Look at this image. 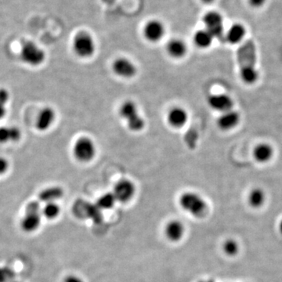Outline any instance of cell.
<instances>
[{"label":"cell","mask_w":282,"mask_h":282,"mask_svg":"<svg viewBox=\"0 0 282 282\" xmlns=\"http://www.w3.org/2000/svg\"><path fill=\"white\" fill-rule=\"evenodd\" d=\"M164 34V25L158 20L149 21L143 29L145 38L150 42H158L163 37Z\"/></svg>","instance_id":"10"},{"label":"cell","mask_w":282,"mask_h":282,"mask_svg":"<svg viewBox=\"0 0 282 282\" xmlns=\"http://www.w3.org/2000/svg\"><path fill=\"white\" fill-rule=\"evenodd\" d=\"M239 121V114L236 111H225L218 119V126L222 130H230L235 127Z\"/></svg>","instance_id":"16"},{"label":"cell","mask_w":282,"mask_h":282,"mask_svg":"<svg viewBox=\"0 0 282 282\" xmlns=\"http://www.w3.org/2000/svg\"><path fill=\"white\" fill-rule=\"evenodd\" d=\"M265 2L266 0H248L250 6L255 8L261 7Z\"/></svg>","instance_id":"30"},{"label":"cell","mask_w":282,"mask_h":282,"mask_svg":"<svg viewBox=\"0 0 282 282\" xmlns=\"http://www.w3.org/2000/svg\"><path fill=\"white\" fill-rule=\"evenodd\" d=\"M120 114L127 122L128 127L133 131H140L144 127V121L140 116L137 106L133 101H126L122 104Z\"/></svg>","instance_id":"4"},{"label":"cell","mask_w":282,"mask_h":282,"mask_svg":"<svg viewBox=\"0 0 282 282\" xmlns=\"http://www.w3.org/2000/svg\"><path fill=\"white\" fill-rule=\"evenodd\" d=\"M264 199H265L264 193L260 189H255L250 193L249 196H248L249 204L255 208L261 206L264 202Z\"/></svg>","instance_id":"26"},{"label":"cell","mask_w":282,"mask_h":282,"mask_svg":"<svg viewBox=\"0 0 282 282\" xmlns=\"http://www.w3.org/2000/svg\"><path fill=\"white\" fill-rule=\"evenodd\" d=\"M73 50L78 57H90L95 52V42L89 33L82 32L78 33L73 40Z\"/></svg>","instance_id":"5"},{"label":"cell","mask_w":282,"mask_h":282,"mask_svg":"<svg viewBox=\"0 0 282 282\" xmlns=\"http://www.w3.org/2000/svg\"><path fill=\"white\" fill-rule=\"evenodd\" d=\"M73 154L80 162H90L95 156V144L89 138H80L74 143Z\"/></svg>","instance_id":"6"},{"label":"cell","mask_w":282,"mask_h":282,"mask_svg":"<svg viewBox=\"0 0 282 282\" xmlns=\"http://www.w3.org/2000/svg\"><path fill=\"white\" fill-rule=\"evenodd\" d=\"M214 38L208 30L206 29L199 30L194 35L195 45L200 48H207L211 46Z\"/></svg>","instance_id":"21"},{"label":"cell","mask_w":282,"mask_h":282,"mask_svg":"<svg viewBox=\"0 0 282 282\" xmlns=\"http://www.w3.org/2000/svg\"><path fill=\"white\" fill-rule=\"evenodd\" d=\"M64 195L63 189L60 187H51L45 189L41 191L38 195V199L40 202L48 203V202H55Z\"/></svg>","instance_id":"20"},{"label":"cell","mask_w":282,"mask_h":282,"mask_svg":"<svg viewBox=\"0 0 282 282\" xmlns=\"http://www.w3.org/2000/svg\"><path fill=\"white\" fill-rule=\"evenodd\" d=\"M166 237L171 242H179L184 235V226L178 220L169 222L165 229Z\"/></svg>","instance_id":"14"},{"label":"cell","mask_w":282,"mask_h":282,"mask_svg":"<svg viewBox=\"0 0 282 282\" xmlns=\"http://www.w3.org/2000/svg\"><path fill=\"white\" fill-rule=\"evenodd\" d=\"M21 137V130L16 126L0 127V143H7L9 141H19Z\"/></svg>","instance_id":"19"},{"label":"cell","mask_w":282,"mask_h":282,"mask_svg":"<svg viewBox=\"0 0 282 282\" xmlns=\"http://www.w3.org/2000/svg\"><path fill=\"white\" fill-rule=\"evenodd\" d=\"M179 202L181 208L195 217H202L207 212L206 202L196 193H183L179 197Z\"/></svg>","instance_id":"2"},{"label":"cell","mask_w":282,"mask_h":282,"mask_svg":"<svg viewBox=\"0 0 282 282\" xmlns=\"http://www.w3.org/2000/svg\"><path fill=\"white\" fill-rule=\"evenodd\" d=\"M239 61L242 80L246 83L252 84L258 78V73L255 69V49L252 44H247L241 49Z\"/></svg>","instance_id":"1"},{"label":"cell","mask_w":282,"mask_h":282,"mask_svg":"<svg viewBox=\"0 0 282 282\" xmlns=\"http://www.w3.org/2000/svg\"><path fill=\"white\" fill-rule=\"evenodd\" d=\"M206 30L210 32L213 38L219 39H225L223 35V17L216 11H210L206 13L203 17Z\"/></svg>","instance_id":"8"},{"label":"cell","mask_w":282,"mask_h":282,"mask_svg":"<svg viewBox=\"0 0 282 282\" xmlns=\"http://www.w3.org/2000/svg\"><path fill=\"white\" fill-rule=\"evenodd\" d=\"M55 111L52 107H44L38 114L36 119L37 130L39 131H46L51 127L55 120Z\"/></svg>","instance_id":"13"},{"label":"cell","mask_w":282,"mask_h":282,"mask_svg":"<svg viewBox=\"0 0 282 282\" xmlns=\"http://www.w3.org/2000/svg\"><path fill=\"white\" fill-rule=\"evenodd\" d=\"M42 220V210L38 202H32L28 205L25 215L21 222V227L25 232L36 231Z\"/></svg>","instance_id":"3"},{"label":"cell","mask_w":282,"mask_h":282,"mask_svg":"<svg viewBox=\"0 0 282 282\" xmlns=\"http://www.w3.org/2000/svg\"><path fill=\"white\" fill-rule=\"evenodd\" d=\"M223 251L228 255H235L239 252V246L235 241L227 240L223 245Z\"/></svg>","instance_id":"27"},{"label":"cell","mask_w":282,"mask_h":282,"mask_svg":"<svg viewBox=\"0 0 282 282\" xmlns=\"http://www.w3.org/2000/svg\"><path fill=\"white\" fill-rule=\"evenodd\" d=\"M114 197L117 202L126 203L131 200L135 194V186L134 183L129 179L119 180L114 188Z\"/></svg>","instance_id":"9"},{"label":"cell","mask_w":282,"mask_h":282,"mask_svg":"<svg viewBox=\"0 0 282 282\" xmlns=\"http://www.w3.org/2000/svg\"><path fill=\"white\" fill-rule=\"evenodd\" d=\"M166 50L168 54L174 58L183 57L187 52V46L184 42L179 38H174L167 44Z\"/></svg>","instance_id":"17"},{"label":"cell","mask_w":282,"mask_h":282,"mask_svg":"<svg viewBox=\"0 0 282 282\" xmlns=\"http://www.w3.org/2000/svg\"><path fill=\"white\" fill-rule=\"evenodd\" d=\"M6 114V109L5 105L0 104V119H2Z\"/></svg>","instance_id":"33"},{"label":"cell","mask_w":282,"mask_h":282,"mask_svg":"<svg viewBox=\"0 0 282 282\" xmlns=\"http://www.w3.org/2000/svg\"><path fill=\"white\" fill-rule=\"evenodd\" d=\"M279 229H280L281 233L282 234V220L281 221L280 226H279Z\"/></svg>","instance_id":"35"},{"label":"cell","mask_w":282,"mask_h":282,"mask_svg":"<svg viewBox=\"0 0 282 282\" xmlns=\"http://www.w3.org/2000/svg\"><path fill=\"white\" fill-rule=\"evenodd\" d=\"M61 208L55 202L46 203L42 210V215L48 219H54L60 215Z\"/></svg>","instance_id":"24"},{"label":"cell","mask_w":282,"mask_h":282,"mask_svg":"<svg viewBox=\"0 0 282 282\" xmlns=\"http://www.w3.org/2000/svg\"><path fill=\"white\" fill-rule=\"evenodd\" d=\"M21 58L25 64L38 66L45 61V53L33 42H26L21 48Z\"/></svg>","instance_id":"7"},{"label":"cell","mask_w":282,"mask_h":282,"mask_svg":"<svg viewBox=\"0 0 282 282\" xmlns=\"http://www.w3.org/2000/svg\"><path fill=\"white\" fill-rule=\"evenodd\" d=\"M64 282H84L80 278L74 276V275H69L65 278Z\"/></svg>","instance_id":"32"},{"label":"cell","mask_w":282,"mask_h":282,"mask_svg":"<svg viewBox=\"0 0 282 282\" xmlns=\"http://www.w3.org/2000/svg\"><path fill=\"white\" fill-rule=\"evenodd\" d=\"M208 103L212 108L223 112L230 111L233 107L232 99L226 94H215L210 96Z\"/></svg>","instance_id":"12"},{"label":"cell","mask_w":282,"mask_h":282,"mask_svg":"<svg viewBox=\"0 0 282 282\" xmlns=\"http://www.w3.org/2000/svg\"><path fill=\"white\" fill-rule=\"evenodd\" d=\"M202 1L205 3H211V2H213L214 0H202Z\"/></svg>","instance_id":"34"},{"label":"cell","mask_w":282,"mask_h":282,"mask_svg":"<svg viewBox=\"0 0 282 282\" xmlns=\"http://www.w3.org/2000/svg\"><path fill=\"white\" fill-rule=\"evenodd\" d=\"M9 167V162L6 158L0 157V175L5 174Z\"/></svg>","instance_id":"29"},{"label":"cell","mask_w":282,"mask_h":282,"mask_svg":"<svg viewBox=\"0 0 282 282\" xmlns=\"http://www.w3.org/2000/svg\"><path fill=\"white\" fill-rule=\"evenodd\" d=\"M211 282V281H207V282Z\"/></svg>","instance_id":"36"},{"label":"cell","mask_w":282,"mask_h":282,"mask_svg":"<svg viewBox=\"0 0 282 282\" xmlns=\"http://www.w3.org/2000/svg\"><path fill=\"white\" fill-rule=\"evenodd\" d=\"M116 198L114 197L113 193H107L102 196L100 197L97 202V206L100 210H110L113 208V206L116 202Z\"/></svg>","instance_id":"25"},{"label":"cell","mask_w":282,"mask_h":282,"mask_svg":"<svg viewBox=\"0 0 282 282\" xmlns=\"http://www.w3.org/2000/svg\"><path fill=\"white\" fill-rule=\"evenodd\" d=\"M113 70L118 76L123 78H131L136 74L137 69L133 62L126 58H118L113 63Z\"/></svg>","instance_id":"11"},{"label":"cell","mask_w":282,"mask_h":282,"mask_svg":"<svg viewBox=\"0 0 282 282\" xmlns=\"http://www.w3.org/2000/svg\"><path fill=\"white\" fill-rule=\"evenodd\" d=\"M10 99V94L6 89H0V104L5 105Z\"/></svg>","instance_id":"28"},{"label":"cell","mask_w":282,"mask_h":282,"mask_svg":"<svg viewBox=\"0 0 282 282\" xmlns=\"http://www.w3.org/2000/svg\"><path fill=\"white\" fill-rule=\"evenodd\" d=\"M82 210L84 211L85 215L86 217L90 218L92 220H94L96 223H99L101 220V210L98 208V206L96 205L90 204L85 202L82 205Z\"/></svg>","instance_id":"23"},{"label":"cell","mask_w":282,"mask_h":282,"mask_svg":"<svg viewBox=\"0 0 282 282\" xmlns=\"http://www.w3.org/2000/svg\"><path fill=\"white\" fill-rule=\"evenodd\" d=\"M245 35L246 29L244 26L241 24H235L227 31V34L225 35V41L231 44L239 43Z\"/></svg>","instance_id":"18"},{"label":"cell","mask_w":282,"mask_h":282,"mask_svg":"<svg viewBox=\"0 0 282 282\" xmlns=\"http://www.w3.org/2000/svg\"><path fill=\"white\" fill-rule=\"evenodd\" d=\"M10 279L9 272L4 269H0V282H5Z\"/></svg>","instance_id":"31"},{"label":"cell","mask_w":282,"mask_h":282,"mask_svg":"<svg viewBox=\"0 0 282 282\" xmlns=\"http://www.w3.org/2000/svg\"><path fill=\"white\" fill-rule=\"evenodd\" d=\"M273 150L271 146L265 144H259L254 150V156L255 159L260 162L268 161L272 156Z\"/></svg>","instance_id":"22"},{"label":"cell","mask_w":282,"mask_h":282,"mask_svg":"<svg viewBox=\"0 0 282 282\" xmlns=\"http://www.w3.org/2000/svg\"><path fill=\"white\" fill-rule=\"evenodd\" d=\"M187 118L188 116H187V111L179 107L172 108L169 111L168 117H167L169 123L176 128L182 127L184 126L187 122Z\"/></svg>","instance_id":"15"}]
</instances>
